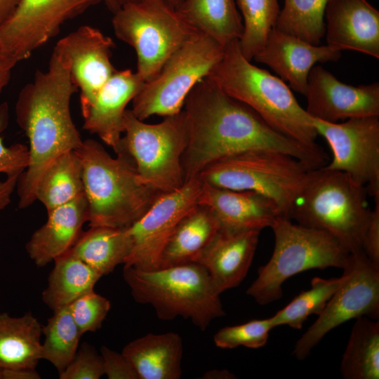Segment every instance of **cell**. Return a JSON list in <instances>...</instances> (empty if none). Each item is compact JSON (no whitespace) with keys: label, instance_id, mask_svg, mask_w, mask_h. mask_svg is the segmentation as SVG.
<instances>
[{"label":"cell","instance_id":"cell-17","mask_svg":"<svg viewBox=\"0 0 379 379\" xmlns=\"http://www.w3.org/2000/svg\"><path fill=\"white\" fill-rule=\"evenodd\" d=\"M66 58L72 80L80 90L82 115L117 69L110 58L112 39L88 25L79 27L55 45Z\"/></svg>","mask_w":379,"mask_h":379},{"label":"cell","instance_id":"cell-27","mask_svg":"<svg viewBox=\"0 0 379 379\" xmlns=\"http://www.w3.org/2000/svg\"><path fill=\"white\" fill-rule=\"evenodd\" d=\"M176 9L196 31L224 47L243 34V20L234 0H182Z\"/></svg>","mask_w":379,"mask_h":379},{"label":"cell","instance_id":"cell-43","mask_svg":"<svg viewBox=\"0 0 379 379\" xmlns=\"http://www.w3.org/2000/svg\"><path fill=\"white\" fill-rule=\"evenodd\" d=\"M20 175L6 176V179L0 180V213L10 204Z\"/></svg>","mask_w":379,"mask_h":379},{"label":"cell","instance_id":"cell-8","mask_svg":"<svg viewBox=\"0 0 379 379\" xmlns=\"http://www.w3.org/2000/svg\"><path fill=\"white\" fill-rule=\"evenodd\" d=\"M311 168L284 152L257 149L220 159L199 175L202 182L234 190L253 191L274 201L289 218L293 203Z\"/></svg>","mask_w":379,"mask_h":379},{"label":"cell","instance_id":"cell-16","mask_svg":"<svg viewBox=\"0 0 379 379\" xmlns=\"http://www.w3.org/2000/svg\"><path fill=\"white\" fill-rule=\"evenodd\" d=\"M305 96L309 115L326 122L379 116L378 82L346 84L320 65L310 70Z\"/></svg>","mask_w":379,"mask_h":379},{"label":"cell","instance_id":"cell-18","mask_svg":"<svg viewBox=\"0 0 379 379\" xmlns=\"http://www.w3.org/2000/svg\"><path fill=\"white\" fill-rule=\"evenodd\" d=\"M341 51L328 45H314L274 27L253 60L275 72L295 91L305 95L312 68L337 61Z\"/></svg>","mask_w":379,"mask_h":379},{"label":"cell","instance_id":"cell-7","mask_svg":"<svg viewBox=\"0 0 379 379\" xmlns=\"http://www.w3.org/2000/svg\"><path fill=\"white\" fill-rule=\"evenodd\" d=\"M274 246L269 261L246 290L257 303L265 305L282 297V285L288 278L306 270L345 269L351 254L338 240L322 230L277 218L270 227Z\"/></svg>","mask_w":379,"mask_h":379},{"label":"cell","instance_id":"cell-5","mask_svg":"<svg viewBox=\"0 0 379 379\" xmlns=\"http://www.w3.org/2000/svg\"><path fill=\"white\" fill-rule=\"evenodd\" d=\"M366 188L347 174L324 166L311 169L289 213L297 223L322 230L350 253L363 252L371 210Z\"/></svg>","mask_w":379,"mask_h":379},{"label":"cell","instance_id":"cell-20","mask_svg":"<svg viewBox=\"0 0 379 379\" xmlns=\"http://www.w3.org/2000/svg\"><path fill=\"white\" fill-rule=\"evenodd\" d=\"M261 230L220 228L196 260L208 272L215 291L237 287L252 263Z\"/></svg>","mask_w":379,"mask_h":379},{"label":"cell","instance_id":"cell-1","mask_svg":"<svg viewBox=\"0 0 379 379\" xmlns=\"http://www.w3.org/2000/svg\"><path fill=\"white\" fill-rule=\"evenodd\" d=\"M188 142L182 157L185 182L211 164L243 152L267 149L288 154L311 168L324 166L328 157L274 129L256 112L226 94L206 77L187 95L184 106Z\"/></svg>","mask_w":379,"mask_h":379},{"label":"cell","instance_id":"cell-13","mask_svg":"<svg viewBox=\"0 0 379 379\" xmlns=\"http://www.w3.org/2000/svg\"><path fill=\"white\" fill-rule=\"evenodd\" d=\"M314 126L332 152L331 162L324 167L347 174L364 186L369 196L378 199L379 116L352 118L341 123L314 119Z\"/></svg>","mask_w":379,"mask_h":379},{"label":"cell","instance_id":"cell-6","mask_svg":"<svg viewBox=\"0 0 379 379\" xmlns=\"http://www.w3.org/2000/svg\"><path fill=\"white\" fill-rule=\"evenodd\" d=\"M123 278L133 299L150 305L161 320L190 319L204 331L225 315L207 270L198 262L149 271L124 266Z\"/></svg>","mask_w":379,"mask_h":379},{"label":"cell","instance_id":"cell-38","mask_svg":"<svg viewBox=\"0 0 379 379\" xmlns=\"http://www.w3.org/2000/svg\"><path fill=\"white\" fill-rule=\"evenodd\" d=\"M58 374L60 379H100L105 375L102 356L94 347L84 342L70 363Z\"/></svg>","mask_w":379,"mask_h":379},{"label":"cell","instance_id":"cell-40","mask_svg":"<svg viewBox=\"0 0 379 379\" xmlns=\"http://www.w3.org/2000/svg\"><path fill=\"white\" fill-rule=\"evenodd\" d=\"M100 354L105 375L109 379H140L133 365L121 352L103 345L100 348Z\"/></svg>","mask_w":379,"mask_h":379},{"label":"cell","instance_id":"cell-9","mask_svg":"<svg viewBox=\"0 0 379 379\" xmlns=\"http://www.w3.org/2000/svg\"><path fill=\"white\" fill-rule=\"evenodd\" d=\"M113 13L114 32L135 49V72L144 83L153 79L171 55L197 32L165 0L127 4Z\"/></svg>","mask_w":379,"mask_h":379},{"label":"cell","instance_id":"cell-39","mask_svg":"<svg viewBox=\"0 0 379 379\" xmlns=\"http://www.w3.org/2000/svg\"><path fill=\"white\" fill-rule=\"evenodd\" d=\"M8 118V105H0V173L6 176L21 174L29 164V149L22 144L5 145L1 133L7 126Z\"/></svg>","mask_w":379,"mask_h":379},{"label":"cell","instance_id":"cell-19","mask_svg":"<svg viewBox=\"0 0 379 379\" xmlns=\"http://www.w3.org/2000/svg\"><path fill=\"white\" fill-rule=\"evenodd\" d=\"M324 22L326 45L379 58V11L367 0H328Z\"/></svg>","mask_w":379,"mask_h":379},{"label":"cell","instance_id":"cell-32","mask_svg":"<svg viewBox=\"0 0 379 379\" xmlns=\"http://www.w3.org/2000/svg\"><path fill=\"white\" fill-rule=\"evenodd\" d=\"M53 312V315L42 326L44 340L41 343V359L49 361L60 373L75 356L83 334L68 305Z\"/></svg>","mask_w":379,"mask_h":379},{"label":"cell","instance_id":"cell-25","mask_svg":"<svg viewBox=\"0 0 379 379\" xmlns=\"http://www.w3.org/2000/svg\"><path fill=\"white\" fill-rule=\"evenodd\" d=\"M42 326L31 313L19 317L0 313V368H36L41 359Z\"/></svg>","mask_w":379,"mask_h":379},{"label":"cell","instance_id":"cell-31","mask_svg":"<svg viewBox=\"0 0 379 379\" xmlns=\"http://www.w3.org/2000/svg\"><path fill=\"white\" fill-rule=\"evenodd\" d=\"M345 379L379 378V321L356 319L340 363Z\"/></svg>","mask_w":379,"mask_h":379},{"label":"cell","instance_id":"cell-42","mask_svg":"<svg viewBox=\"0 0 379 379\" xmlns=\"http://www.w3.org/2000/svg\"><path fill=\"white\" fill-rule=\"evenodd\" d=\"M18 62L0 42V95L9 83L12 71Z\"/></svg>","mask_w":379,"mask_h":379},{"label":"cell","instance_id":"cell-26","mask_svg":"<svg viewBox=\"0 0 379 379\" xmlns=\"http://www.w3.org/2000/svg\"><path fill=\"white\" fill-rule=\"evenodd\" d=\"M220 228L213 212L198 204L176 226L163 251L160 268L196 262Z\"/></svg>","mask_w":379,"mask_h":379},{"label":"cell","instance_id":"cell-36","mask_svg":"<svg viewBox=\"0 0 379 379\" xmlns=\"http://www.w3.org/2000/svg\"><path fill=\"white\" fill-rule=\"evenodd\" d=\"M272 328L270 318L251 320L220 328L214 335L213 341L215 346L221 349H234L239 346L258 349L266 345Z\"/></svg>","mask_w":379,"mask_h":379},{"label":"cell","instance_id":"cell-3","mask_svg":"<svg viewBox=\"0 0 379 379\" xmlns=\"http://www.w3.org/2000/svg\"><path fill=\"white\" fill-rule=\"evenodd\" d=\"M75 152L82 166L90 227L128 228L162 194L142 181L133 161L121 149L114 158L100 142L87 139Z\"/></svg>","mask_w":379,"mask_h":379},{"label":"cell","instance_id":"cell-44","mask_svg":"<svg viewBox=\"0 0 379 379\" xmlns=\"http://www.w3.org/2000/svg\"><path fill=\"white\" fill-rule=\"evenodd\" d=\"M36 368L2 369V379H39Z\"/></svg>","mask_w":379,"mask_h":379},{"label":"cell","instance_id":"cell-24","mask_svg":"<svg viewBox=\"0 0 379 379\" xmlns=\"http://www.w3.org/2000/svg\"><path fill=\"white\" fill-rule=\"evenodd\" d=\"M182 340L175 332L147 333L128 343L121 353L140 379H179L182 375Z\"/></svg>","mask_w":379,"mask_h":379},{"label":"cell","instance_id":"cell-14","mask_svg":"<svg viewBox=\"0 0 379 379\" xmlns=\"http://www.w3.org/2000/svg\"><path fill=\"white\" fill-rule=\"evenodd\" d=\"M202 185L197 176L175 191L161 194L146 213L126 228L132 249L124 266L146 271L160 268L166 244L178 222L199 204Z\"/></svg>","mask_w":379,"mask_h":379},{"label":"cell","instance_id":"cell-48","mask_svg":"<svg viewBox=\"0 0 379 379\" xmlns=\"http://www.w3.org/2000/svg\"><path fill=\"white\" fill-rule=\"evenodd\" d=\"M0 379H2V369L0 368Z\"/></svg>","mask_w":379,"mask_h":379},{"label":"cell","instance_id":"cell-45","mask_svg":"<svg viewBox=\"0 0 379 379\" xmlns=\"http://www.w3.org/2000/svg\"><path fill=\"white\" fill-rule=\"evenodd\" d=\"M19 0H0V27L10 18Z\"/></svg>","mask_w":379,"mask_h":379},{"label":"cell","instance_id":"cell-10","mask_svg":"<svg viewBox=\"0 0 379 379\" xmlns=\"http://www.w3.org/2000/svg\"><path fill=\"white\" fill-rule=\"evenodd\" d=\"M124 133L114 152L121 149L131 157L143 182L160 193L183 185L182 157L188 142L183 109L156 124H146L126 109Z\"/></svg>","mask_w":379,"mask_h":379},{"label":"cell","instance_id":"cell-37","mask_svg":"<svg viewBox=\"0 0 379 379\" xmlns=\"http://www.w3.org/2000/svg\"><path fill=\"white\" fill-rule=\"evenodd\" d=\"M71 315L82 334L100 329L111 307L105 297L90 291L69 305Z\"/></svg>","mask_w":379,"mask_h":379},{"label":"cell","instance_id":"cell-22","mask_svg":"<svg viewBox=\"0 0 379 379\" xmlns=\"http://www.w3.org/2000/svg\"><path fill=\"white\" fill-rule=\"evenodd\" d=\"M144 82L131 69L117 71L98 93L82 115L83 128L98 135L106 145L117 149L124 133L127 105L141 89Z\"/></svg>","mask_w":379,"mask_h":379},{"label":"cell","instance_id":"cell-46","mask_svg":"<svg viewBox=\"0 0 379 379\" xmlns=\"http://www.w3.org/2000/svg\"><path fill=\"white\" fill-rule=\"evenodd\" d=\"M141 0H102V1L106 4V6L111 10L113 13L121 8L122 6L137 2ZM175 8H178L180 5L182 0H165Z\"/></svg>","mask_w":379,"mask_h":379},{"label":"cell","instance_id":"cell-21","mask_svg":"<svg viewBox=\"0 0 379 379\" xmlns=\"http://www.w3.org/2000/svg\"><path fill=\"white\" fill-rule=\"evenodd\" d=\"M199 204L213 212L220 228L229 230H262L270 227L277 218L283 217L277 204L260 194L204 182Z\"/></svg>","mask_w":379,"mask_h":379},{"label":"cell","instance_id":"cell-35","mask_svg":"<svg viewBox=\"0 0 379 379\" xmlns=\"http://www.w3.org/2000/svg\"><path fill=\"white\" fill-rule=\"evenodd\" d=\"M237 4L244 24L239 48L244 56L251 61L275 27L280 7L278 0H237Z\"/></svg>","mask_w":379,"mask_h":379},{"label":"cell","instance_id":"cell-34","mask_svg":"<svg viewBox=\"0 0 379 379\" xmlns=\"http://www.w3.org/2000/svg\"><path fill=\"white\" fill-rule=\"evenodd\" d=\"M344 279V274L338 278L314 277L310 289L300 292L286 307L270 317L273 327L288 325L293 328L300 329L309 316H319L322 312Z\"/></svg>","mask_w":379,"mask_h":379},{"label":"cell","instance_id":"cell-41","mask_svg":"<svg viewBox=\"0 0 379 379\" xmlns=\"http://www.w3.org/2000/svg\"><path fill=\"white\" fill-rule=\"evenodd\" d=\"M374 201L363 239L362 251L372 262L379 266V198Z\"/></svg>","mask_w":379,"mask_h":379},{"label":"cell","instance_id":"cell-2","mask_svg":"<svg viewBox=\"0 0 379 379\" xmlns=\"http://www.w3.org/2000/svg\"><path fill=\"white\" fill-rule=\"evenodd\" d=\"M77 91L67 60L55 46L47 70L37 71L19 93L16 121L29 144V164L16 186L20 208L35 201L37 183L47 166L83 142L70 112L71 98Z\"/></svg>","mask_w":379,"mask_h":379},{"label":"cell","instance_id":"cell-47","mask_svg":"<svg viewBox=\"0 0 379 379\" xmlns=\"http://www.w3.org/2000/svg\"><path fill=\"white\" fill-rule=\"evenodd\" d=\"M201 378L204 379H233L236 378L235 375L226 369L209 370L203 375Z\"/></svg>","mask_w":379,"mask_h":379},{"label":"cell","instance_id":"cell-11","mask_svg":"<svg viewBox=\"0 0 379 379\" xmlns=\"http://www.w3.org/2000/svg\"><path fill=\"white\" fill-rule=\"evenodd\" d=\"M225 47L196 32L166 60L159 74L145 82L132 100L133 114L144 120L152 115L180 112L194 86L206 78L220 60Z\"/></svg>","mask_w":379,"mask_h":379},{"label":"cell","instance_id":"cell-28","mask_svg":"<svg viewBox=\"0 0 379 379\" xmlns=\"http://www.w3.org/2000/svg\"><path fill=\"white\" fill-rule=\"evenodd\" d=\"M132 249L127 229L91 226L82 232L69 250L102 277L124 264Z\"/></svg>","mask_w":379,"mask_h":379},{"label":"cell","instance_id":"cell-29","mask_svg":"<svg viewBox=\"0 0 379 379\" xmlns=\"http://www.w3.org/2000/svg\"><path fill=\"white\" fill-rule=\"evenodd\" d=\"M48 284L43 291V302L52 310L69 305L84 293L94 290L102 276L69 251L54 260Z\"/></svg>","mask_w":379,"mask_h":379},{"label":"cell","instance_id":"cell-15","mask_svg":"<svg viewBox=\"0 0 379 379\" xmlns=\"http://www.w3.org/2000/svg\"><path fill=\"white\" fill-rule=\"evenodd\" d=\"M102 0H19L0 27V42L18 62L58 34L62 25Z\"/></svg>","mask_w":379,"mask_h":379},{"label":"cell","instance_id":"cell-12","mask_svg":"<svg viewBox=\"0 0 379 379\" xmlns=\"http://www.w3.org/2000/svg\"><path fill=\"white\" fill-rule=\"evenodd\" d=\"M345 279L317 319L296 342L292 354L298 360L307 358L329 331L352 319L379 317V266L364 252L352 253L343 269Z\"/></svg>","mask_w":379,"mask_h":379},{"label":"cell","instance_id":"cell-33","mask_svg":"<svg viewBox=\"0 0 379 379\" xmlns=\"http://www.w3.org/2000/svg\"><path fill=\"white\" fill-rule=\"evenodd\" d=\"M328 0H284L275 25L277 29L314 45L325 34L324 12Z\"/></svg>","mask_w":379,"mask_h":379},{"label":"cell","instance_id":"cell-23","mask_svg":"<svg viewBox=\"0 0 379 379\" xmlns=\"http://www.w3.org/2000/svg\"><path fill=\"white\" fill-rule=\"evenodd\" d=\"M47 213L46 222L32 234L25 246L38 267L46 266L72 248L88 221V201L83 194Z\"/></svg>","mask_w":379,"mask_h":379},{"label":"cell","instance_id":"cell-4","mask_svg":"<svg viewBox=\"0 0 379 379\" xmlns=\"http://www.w3.org/2000/svg\"><path fill=\"white\" fill-rule=\"evenodd\" d=\"M206 77L280 133L307 146H319L314 119L300 105L289 86L247 60L238 40L225 46L222 58Z\"/></svg>","mask_w":379,"mask_h":379},{"label":"cell","instance_id":"cell-30","mask_svg":"<svg viewBox=\"0 0 379 379\" xmlns=\"http://www.w3.org/2000/svg\"><path fill=\"white\" fill-rule=\"evenodd\" d=\"M83 194L81 161L75 151H69L55 158L44 170L34 196L48 213Z\"/></svg>","mask_w":379,"mask_h":379}]
</instances>
